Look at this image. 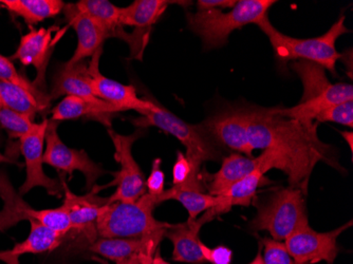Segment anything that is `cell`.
Masks as SVG:
<instances>
[{
  "label": "cell",
  "mask_w": 353,
  "mask_h": 264,
  "mask_svg": "<svg viewBox=\"0 0 353 264\" xmlns=\"http://www.w3.org/2000/svg\"><path fill=\"white\" fill-rule=\"evenodd\" d=\"M206 134L230 150L253 158V150L248 139V106L228 107L202 123Z\"/></svg>",
  "instance_id": "obj_12"
},
{
  "label": "cell",
  "mask_w": 353,
  "mask_h": 264,
  "mask_svg": "<svg viewBox=\"0 0 353 264\" xmlns=\"http://www.w3.org/2000/svg\"><path fill=\"white\" fill-rule=\"evenodd\" d=\"M172 1L168 0H136L126 8H121L120 23L123 26L136 28L128 33L126 41L130 45L134 59L142 61L143 51L150 39L152 26L161 19Z\"/></svg>",
  "instance_id": "obj_13"
},
{
  "label": "cell",
  "mask_w": 353,
  "mask_h": 264,
  "mask_svg": "<svg viewBox=\"0 0 353 264\" xmlns=\"http://www.w3.org/2000/svg\"><path fill=\"white\" fill-rule=\"evenodd\" d=\"M263 245L259 246V253H257V255H256V257L254 258L253 261L250 262L249 264H263Z\"/></svg>",
  "instance_id": "obj_42"
},
{
  "label": "cell",
  "mask_w": 353,
  "mask_h": 264,
  "mask_svg": "<svg viewBox=\"0 0 353 264\" xmlns=\"http://www.w3.org/2000/svg\"><path fill=\"white\" fill-rule=\"evenodd\" d=\"M204 224L199 218L188 219L184 223L172 224L166 230L164 237L172 241L174 246L172 260L190 264L206 263L201 252L199 232Z\"/></svg>",
  "instance_id": "obj_19"
},
{
  "label": "cell",
  "mask_w": 353,
  "mask_h": 264,
  "mask_svg": "<svg viewBox=\"0 0 353 264\" xmlns=\"http://www.w3.org/2000/svg\"><path fill=\"white\" fill-rule=\"evenodd\" d=\"M140 114L132 120V124L139 129L157 127L178 139L186 147L185 156L194 170H201L206 161L219 160V152L201 124H188L161 105L158 111H145Z\"/></svg>",
  "instance_id": "obj_6"
},
{
  "label": "cell",
  "mask_w": 353,
  "mask_h": 264,
  "mask_svg": "<svg viewBox=\"0 0 353 264\" xmlns=\"http://www.w3.org/2000/svg\"><path fill=\"white\" fill-rule=\"evenodd\" d=\"M1 6L29 26L59 15L66 3L61 0H3Z\"/></svg>",
  "instance_id": "obj_25"
},
{
  "label": "cell",
  "mask_w": 353,
  "mask_h": 264,
  "mask_svg": "<svg viewBox=\"0 0 353 264\" xmlns=\"http://www.w3.org/2000/svg\"><path fill=\"white\" fill-rule=\"evenodd\" d=\"M261 243L263 245V264H296L288 252L285 242L263 238Z\"/></svg>",
  "instance_id": "obj_35"
},
{
  "label": "cell",
  "mask_w": 353,
  "mask_h": 264,
  "mask_svg": "<svg viewBox=\"0 0 353 264\" xmlns=\"http://www.w3.org/2000/svg\"><path fill=\"white\" fill-rule=\"evenodd\" d=\"M265 174L261 168H257L249 176L231 186L227 192L217 196V205L211 210H206L203 216L199 218L200 221L203 224L208 223L218 216L230 212L234 206L249 207L252 202L256 199V194L259 192V188L270 183V181L265 178Z\"/></svg>",
  "instance_id": "obj_17"
},
{
  "label": "cell",
  "mask_w": 353,
  "mask_h": 264,
  "mask_svg": "<svg viewBox=\"0 0 353 264\" xmlns=\"http://www.w3.org/2000/svg\"><path fill=\"white\" fill-rule=\"evenodd\" d=\"M168 200L179 202L186 210L190 217L188 219L196 220L201 212L215 207L218 203L217 196H212L205 192H192V190H179L172 186L170 190H164L163 194L159 196L158 204L163 203Z\"/></svg>",
  "instance_id": "obj_29"
},
{
  "label": "cell",
  "mask_w": 353,
  "mask_h": 264,
  "mask_svg": "<svg viewBox=\"0 0 353 264\" xmlns=\"http://www.w3.org/2000/svg\"><path fill=\"white\" fill-rule=\"evenodd\" d=\"M1 127H0V146H1V143H3V136H1Z\"/></svg>",
  "instance_id": "obj_44"
},
{
  "label": "cell",
  "mask_w": 353,
  "mask_h": 264,
  "mask_svg": "<svg viewBox=\"0 0 353 264\" xmlns=\"http://www.w3.org/2000/svg\"><path fill=\"white\" fill-rule=\"evenodd\" d=\"M158 205L156 198L148 192L134 202L107 203L97 221L99 237L141 238L164 232L172 224L154 218Z\"/></svg>",
  "instance_id": "obj_4"
},
{
  "label": "cell",
  "mask_w": 353,
  "mask_h": 264,
  "mask_svg": "<svg viewBox=\"0 0 353 264\" xmlns=\"http://www.w3.org/2000/svg\"><path fill=\"white\" fill-rule=\"evenodd\" d=\"M152 264H170L168 261L162 258L161 254L159 252V249L157 250L156 254H154V259H152Z\"/></svg>",
  "instance_id": "obj_41"
},
{
  "label": "cell",
  "mask_w": 353,
  "mask_h": 264,
  "mask_svg": "<svg viewBox=\"0 0 353 264\" xmlns=\"http://www.w3.org/2000/svg\"><path fill=\"white\" fill-rule=\"evenodd\" d=\"M340 134H342L343 138L345 139L347 143H348L349 148H350L351 152L353 150V134L351 131H340Z\"/></svg>",
  "instance_id": "obj_40"
},
{
  "label": "cell",
  "mask_w": 353,
  "mask_h": 264,
  "mask_svg": "<svg viewBox=\"0 0 353 264\" xmlns=\"http://www.w3.org/2000/svg\"><path fill=\"white\" fill-rule=\"evenodd\" d=\"M50 101V97H39L17 85L0 81V105L26 115L33 122L39 113L48 108Z\"/></svg>",
  "instance_id": "obj_23"
},
{
  "label": "cell",
  "mask_w": 353,
  "mask_h": 264,
  "mask_svg": "<svg viewBox=\"0 0 353 264\" xmlns=\"http://www.w3.org/2000/svg\"><path fill=\"white\" fill-rule=\"evenodd\" d=\"M25 212L27 220H34L41 225L50 228L66 237L72 232L70 217L66 208L63 205L57 208H48V210H33L28 205Z\"/></svg>",
  "instance_id": "obj_30"
},
{
  "label": "cell",
  "mask_w": 353,
  "mask_h": 264,
  "mask_svg": "<svg viewBox=\"0 0 353 264\" xmlns=\"http://www.w3.org/2000/svg\"><path fill=\"white\" fill-rule=\"evenodd\" d=\"M306 194L299 188H281L257 205L256 217L250 222L253 232H268L272 239L283 241L296 230L309 225Z\"/></svg>",
  "instance_id": "obj_5"
},
{
  "label": "cell",
  "mask_w": 353,
  "mask_h": 264,
  "mask_svg": "<svg viewBox=\"0 0 353 264\" xmlns=\"http://www.w3.org/2000/svg\"><path fill=\"white\" fill-rule=\"evenodd\" d=\"M102 51H98L88 63L91 88L95 97L109 104L118 107L121 111L136 110L142 113L145 111H158L160 104L154 100L140 99L136 88L130 85H123L114 79H108L100 72V59Z\"/></svg>",
  "instance_id": "obj_11"
},
{
  "label": "cell",
  "mask_w": 353,
  "mask_h": 264,
  "mask_svg": "<svg viewBox=\"0 0 353 264\" xmlns=\"http://www.w3.org/2000/svg\"><path fill=\"white\" fill-rule=\"evenodd\" d=\"M35 122L26 115L0 105V127L9 134L10 138L19 140L31 130Z\"/></svg>",
  "instance_id": "obj_31"
},
{
  "label": "cell",
  "mask_w": 353,
  "mask_h": 264,
  "mask_svg": "<svg viewBox=\"0 0 353 264\" xmlns=\"http://www.w3.org/2000/svg\"><path fill=\"white\" fill-rule=\"evenodd\" d=\"M75 6L103 28L109 37L123 39L126 32L120 23L121 8L107 0H81Z\"/></svg>",
  "instance_id": "obj_27"
},
{
  "label": "cell",
  "mask_w": 353,
  "mask_h": 264,
  "mask_svg": "<svg viewBox=\"0 0 353 264\" xmlns=\"http://www.w3.org/2000/svg\"><path fill=\"white\" fill-rule=\"evenodd\" d=\"M248 139L252 150H274L276 170L285 172L289 186L308 192L309 181L317 163L341 170L331 146L319 140L316 124L288 118L279 107L248 106Z\"/></svg>",
  "instance_id": "obj_1"
},
{
  "label": "cell",
  "mask_w": 353,
  "mask_h": 264,
  "mask_svg": "<svg viewBox=\"0 0 353 264\" xmlns=\"http://www.w3.org/2000/svg\"><path fill=\"white\" fill-rule=\"evenodd\" d=\"M0 81H8L11 84L17 85V86L25 88L26 90L31 91L32 93L39 95L41 97H50L46 94L43 91L37 89L33 83H30L26 77L19 74V71L16 70L15 65L12 63L11 59L0 54Z\"/></svg>",
  "instance_id": "obj_33"
},
{
  "label": "cell",
  "mask_w": 353,
  "mask_h": 264,
  "mask_svg": "<svg viewBox=\"0 0 353 264\" xmlns=\"http://www.w3.org/2000/svg\"><path fill=\"white\" fill-rule=\"evenodd\" d=\"M319 123L333 122L344 126L353 127V101L333 105L317 115L315 120Z\"/></svg>",
  "instance_id": "obj_34"
},
{
  "label": "cell",
  "mask_w": 353,
  "mask_h": 264,
  "mask_svg": "<svg viewBox=\"0 0 353 264\" xmlns=\"http://www.w3.org/2000/svg\"><path fill=\"white\" fill-rule=\"evenodd\" d=\"M276 3L274 0H239L229 12L221 9L186 13L188 29L201 39L205 50L223 47L232 32L250 23H257L268 16V11Z\"/></svg>",
  "instance_id": "obj_3"
},
{
  "label": "cell",
  "mask_w": 353,
  "mask_h": 264,
  "mask_svg": "<svg viewBox=\"0 0 353 264\" xmlns=\"http://www.w3.org/2000/svg\"><path fill=\"white\" fill-rule=\"evenodd\" d=\"M237 1L236 0H198L197 10L222 9V8H234Z\"/></svg>",
  "instance_id": "obj_38"
},
{
  "label": "cell",
  "mask_w": 353,
  "mask_h": 264,
  "mask_svg": "<svg viewBox=\"0 0 353 264\" xmlns=\"http://www.w3.org/2000/svg\"><path fill=\"white\" fill-rule=\"evenodd\" d=\"M161 159H154L152 161V172L150 176L146 179V190L150 196L158 200L159 196L163 194L165 186V174L161 168Z\"/></svg>",
  "instance_id": "obj_36"
},
{
  "label": "cell",
  "mask_w": 353,
  "mask_h": 264,
  "mask_svg": "<svg viewBox=\"0 0 353 264\" xmlns=\"http://www.w3.org/2000/svg\"><path fill=\"white\" fill-rule=\"evenodd\" d=\"M345 16H341L327 33L313 39H294L283 34L270 23L268 16L257 26L269 39L279 63H285L292 59L309 61L322 65L323 68L335 75L336 63L342 59V54L336 51L335 43L342 35L350 32L345 26Z\"/></svg>",
  "instance_id": "obj_2"
},
{
  "label": "cell",
  "mask_w": 353,
  "mask_h": 264,
  "mask_svg": "<svg viewBox=\"0 0 353 264\" xmlns=\"http://www.w3.org/2000/svg\"><path fill=\"white\" fill-rule=\"evenodd\" d=\"M351 226L352 221H349L330 232L319 233L308 225L289 236L285 244L296 264H315L322 261L333 264L340 252L339 237Z\"/></svg>",
  "instance_id": "obj_10"
},
{
  "label": "cell",
  "mask_w": 353,
  "mask_h": 264,
  "mask_svg": "<svg viewBox=\"0 0 353 264\" xmlns=\"http://www.w3.org/2000/svg\"><path fill=\"white\" fill-rule=\"evenodd\" d=\"M63 15L67 23L77 32V45L74 54L67 63H79L92 57L98 51L103 50V43L109 39L105 30L98 23L77 9L75 3H67L63 7Z\"/></svg>",
  "instance_id": "obj_16"
},
{
  "label": "cell",
  "mask_w": 353,
  "mask_h": 264,
  "mask_svg": "<svg viewBox=\"0 0 353 264\" xmlns=\"http://www.w3.org/2000/svg\"><path fill=\"white\" fill-rule=\"evenodd\" d=\"M142 130L139 129L130 136H123L112 129H108L109 136L116 150L114 159L120 164V170L109 172L114 176V181L104 186V188L117 187L116 192L108 196V203L134 202L148 192L145 176L132 156V146L142 136Z\"/></svg>",
  "instance_id": "obj_7"
},
{
  "label": "cell",
  "mask_w": 353,
  "mask_h": 264,
  "mask_svg": "<svg viewBox=\"0 0 353 264\" xmlns=\"http://www.w3.org/2000/svg\"><path fill=\"white\" fill-rule=\"evenodd\" d=\"M0 6H1V3H0Z\"/></svg>",
  "instance_id": "obj_45"
},
{
  "label": "cell",
  "mask_w": 353,
  "mask_h": 264,
  "mask_svg": "<svg viewBox=\"0 0 353 264\" xmlns=\"http://www.w3.org/2000/svg\"><path fill=\"white\" fill-rule=\"evenodd\" d=\"M59 123L49 121L46 130V147L43 152V163L55 168L61 174L72 176L73 172H79L84 174L86 180V190L97 185V181L109 172L102 165L91 160L85 150H74L67 146L57 134Z\"/></svg>",
  "instance_id": "obj_8"
},
{
  "label": "cell",
  "mask_w": 353,
  "mask_h": 264,
  "mask_svg": "<svg viewBox=\"0 0 353 264\" xmlns=\"http://www.w3.org/2000/svg\"><path fill=\"white\" fill-rule=\"evenodd\" d=\"M158 233H161V232H158ZM158 233L141 238L100 237L88 246V250L97 255L102 256V257L119 264L132 256L140 254L143 250L145 249L148 240Z\"/></svg>",
  "instance_id": "obj_24"
},
{
  "label": "cell",
  "mask_w": 353,
  "mask_h": 264,
  "mask_svg": "<svg viewBox=\"0 0 353 264\" xmlns=\"http://www.w3.org/2000/svg\"><path fill=\"white\" fill-rule=\"evenodd\" d=\"M51 100L59 97H77L88 102H100V99L95 97L91 88L89 77L88 63L84 61L79 63H65L59 65L53 77Z\"/></svg>",
  "instance_id": "obj_18"
},
{
  "label": "cell",
  "mask_w": 353,
  "mask_h": 264,
  "mask_svg": "<svg viewBox=\"0 0 353 264\" xmlns=\"http://www.w3.org/2000/svg\"><path fill=\"white\" fill-rule=\"evenodd\" d=\"M59 28H41L31 30L28 34L21 37V43L16 52L12 55V59H17L23 65H32L37 69V77L33 84L39 90L46 91V73L53 49L61 37H53V33ZM46 93V92H45Z\"/></svg>",
  "instance_id": "obj_15"
},
{
  "label": "cell",
  "mask_w": 353,
  "mask_h": 264,
  "mask_svg": "<svg viewBox=\"0 0 353 264\" xmlns=\"http://www.w3.org/2000/svg\"><path fill=\"white\" fill-rule=\"evenodd\" d=\"M119 264H140V261H139V254L138 255L128 258V259L125 260V261L121 262V263Z\"/></svg>",
  "instance_id": "obj_43"
},
{
  "label": "cell",
  "mask_w": 353,
  "mask_h": 264,
  "mask_svg": "<svg viewBox=\"0 0 353 264\" xmlns=\"http://www.w3.org/2000/svg\"><path fill=\"white\" fill-rule=\"evenodd\" d=\"M201 252L205 261L212 264H231L233 259V252L227 246H216L212 249L201 242Z\"/></svg>",
  "instance_id": "obj_37"
},
{
  "label": "cell",
  "mask_w": 353,
  "mask_h": 264,
  "mask_svg": "<svg viewBox=\"0 0 353 264\" xmlns=\"http://www.w3.org/2000/svg\"><path fill=\"white\" fill-rule=\"evenodd\" d=\"M63 201L61 205L66 208L70 217L72 224L71 233L81 234L90 245L99 238L97 221L101 210L108 203V198L98 196V192L104 186L95 185L85 196L73 194L65 178L63 179Z\"/></svg>",
  "instance_id": "obj_14"
},
{
  "label": "cell",
  "mask_w": 353,
  "mask_h": 264,
  "mask_svg": "<svg viewBox=\"0 0 353 264\" xmlns=\"http://www.w3.org/2000/svg\"><path fill=\"white\" fill-rule=\"evenodd\" d=\"M0 261L5 262L6 264H21L19 258L11 255L8 251L0 252Z\"/></svg>",
  "instance_id": "obj_39"
},
{
  "label": "cell",
  "mask_w": 353,
  "mask_h": 264,
  "mask_svg": "<svg viewBox=\"0 0 353 264\" xmlns=\"http://www.w3.org/2000/svg\"><path fill=\"white\" fill-rule=\"evenodd\" d=\"M347 101H353L352 85L339 83L333 84L330 90L323 97L308 102H299L296 106L291 108L279 107V112L288 118L294 119L301 122L313 123L319 113H322L333 105Z\"/></svg>",
  "instance_id": "obj_22"
},
{
  "label": "cell",
  "mask_w": 353,
  "mask_h": 264,
  "mask_svg": "<svg viewBox=\"0 0 353 264\" xmlns=\"http://www.w3.org/2000/svg\"><path fill=\"white\" fill-rule=\"evenodd\" d=\"M1 174L3 172H0V178ZM27 206L28 204L21 199L19 194L3 202V210H0V233L23 220H27L25 212Z\"/></svg>",
  "instance_id": "obj_32"
},
{
  "label": "cell",
  "mask_w": 353,
  "mask_h": 264,
  "mask_svg": "<svg viewBox=\"0 0 353 264\" xmlns=\"http://www.w3.org/2000/svg\"><path fill=\"white\" fill-rule=\"evenodd\" d=\"M257 168H261L259 156L249 158L239 154H231L223 159L221 167L216 174H205L206 190L212 196H220Z\"/></svg>",
  "instance_id": "obj_20"
},
{
  "label": "cell",
  "mask_w": 353,
  "mask_h": 264,
  "mask_svg": "<svg viewBox=\"0 0 353 264\" xmlns=\"http://www.w3.org/2000/svg\"><path fill=\"white\" fill-rule=\"evenodd\" d=\"M122 112L118 107L109 104L105 101L92 103L83 100L81 97H65L63 100L52 109V122L75 120V119L90 116L101 121L107 126H110L111 115Z\"/></svg>",
  "instance_id": "obj_21"
},
{
  "label": "cell",
  "mask_w": 353,
  "mask_h": 264,
  "mask_svg": "<svg viewBox=\"0 0 353 264\" xmlns=\"http://www.w3.org/2000/svg\"><path fill=\"white\" fill-rule=\"evenodd\" d=\"M31 225L29 236L23 241L16 243L8 253L16 257L26 254H41L52 252L63 243L66 236L57 233L50 228L41 225L34 220L29 219Z\"/></svg>",
  "instance_id": "obj_26"
},
{
  "label": "cell",
  "mask_w": 353,
  "mask_h": 264,
  "mask_svg": "<svg viewBox=\"0 0 353 264\" xmlns=\"http://www.w3.org/2000/svg\"><path fill=\"white\" fill-rule=\"evenodd\" d=\"M49 121L35 123L31 130L19 139V148L25 159L26 179L19 188V194H26L37 187H43L50 196L61 198L63 196V179L48 176L43 172V152H45L46 130Z\"/></svg>",
  "instance_id": "obj_9"
},
{
  "label": "cell",
  "mask_w": 353,
  "mask_h": 264,
  "mask_svg": "<svg viewBox=\"0 0 353 264\" xmlns=\"http://www.w3.org/2000/svg\"><path fill=\"white\" fill-rule=\"evenodd\" d=\"M292 68L303 81V94L301 102H308L326 94L333 84L327 79L322 65L305 61H296Z\"/></svg>",
  "instance_id": "obj_28"
}]
</instances>
